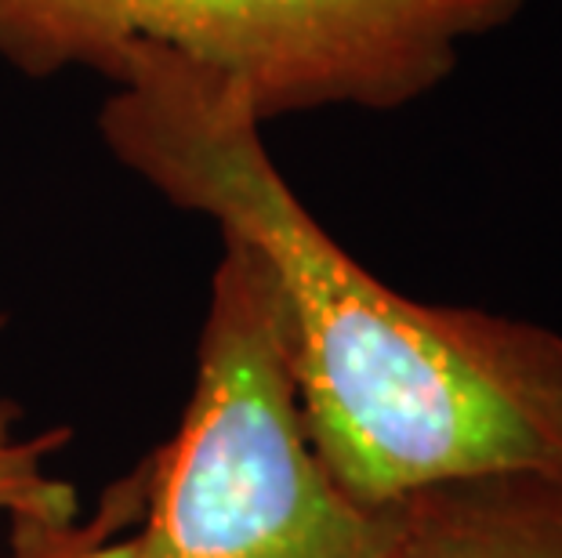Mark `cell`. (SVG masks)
Listing matches in <instances>:
<instances>
[{"mask_svg":"<svg viewBox=\"0 0 562 558\" xmlns=\"http://www.w3.org/2000/svg\"><path fill=\"white\" fill-rule=\"evenodd\" d=\"M102 77L113 157L266 258L308 443L352 501L392 508L472 479L562 486V334L370 276L277 171L236 77L149 41Z\"/></svg>","mask_w":562,"mask_h":558,"instance_id":"6da1fadb","label":"cell"},{"mask_svg":"<svg viewBox=\"0 0 562 558\" xmlns=\"http://www.w3.org/2000/svg\"><path fill=\"white\" fill-rule=\"evenodd\" d=\"M124 558H396L403 504L352 501L308 443L277 280L222 232L182 424L146 465Z\"/></svg>","mask_w":562,"mask_h":558,"instance_id":"7a4b0ae2","label":"cell"},{"mask_svg":"<svg viewBox=\"0 0 562 558\" xmlns=\"http://www.w3.org/2000/svg\"><path fill=\"white\" fill-rule=\"evenodd\" d=\"M526 0H0V58L26 77L102 73L149 41L236 77L261 124L323 105L400 110L453 73L461 44Z\"/></svg>","mask_w":562,"mask_h":558,"instance_id":"3957f363","label":"cell"},{"mask_svg":"<svg viewBox=\"0 0 562 558\" xmlns=\"http://www.w3.org/2000/svg\"><path fill=\"white\" fill-rule=\"evenodd\" d=\"M396 558H562V486L472 479L414 493Z\"/></svg>","mask_w":562,"mask_h":558,"instance_id":"277c9868","label":"cell"},{"mask_svg":"<svg viewBox=\"0 0 562 558\" xmlns=\"http://www.w3.org/2000/svg\"><path fill=\"white\" fill-rule=\"evenodd\" d=\"M146 501L142 465L102 493L88 522L74 519H11V548L4 558H124L116 533L138 526Z\"/></svg>","mask_w":562,"mask_h":558,"instance_id":"5b68a950","label":"cell"},{"mask_svg":"<svg viewBox=\"0 0 562 558\" xmlns=\"http://www.w3.org/2000/svg\"><path fill=\"white\" fill-rule=\"evenodd\" d=\"M15 421V402L0 396V512L8 519H74L77 490L44 471V460L69 432L19 435Z\"/></svg>","mask_w":562,"mask_h":558,"instance_id":"8992f818","label":"cell"}]
</instances>
